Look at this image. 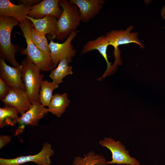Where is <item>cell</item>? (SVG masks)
<instances>
[{"label": "cell", "mask_w": 165, "mask_h": 165, "mask_svg": "<svg viewBox=\"0 0 165 165\" xmlns=\"http://www.w3.org/2000/svg\"><path fill=\"white\" fill-rule=\"evenodd\" d=\"M32 25L31 21L26 19L19 23L18 25L23 32L27 45V48H21L20 52L23 55H26L41 71H52L54 68L50 55L40 50L32 41L31 34Z\"/></svg>", "instance_id": "6da1fadb"}, {"label": "cell", "mask_w": 165, "mask_h": 165, "mask_svg": "<svg viewBox=\"0 0 165 165\" xmlns=\"http://www.w3.org/2000/svg\"><path fill=\"white\" fill-rule=\"evenodd\" d=\"M20 22L13 17H0V56L8 61L13 67L22 66L15 59L16 54L21 49L17 45L12 44L11 34L14 27L19 25Z\"/></svg>", "instance_id": "7a4b0ae2"}, {"label": "cell", "mask_w": 165, "mask_h": 165, "mask_svg": "<svg viewBox=\"0 0 165 165\" xmlns=\"http://www.w3.org/2000/svg\"><path fill=\"white\" fill-rule=\"evenodd\" d=\"M59 6L62 10L57 24V37L58 40L67 38L73 31L76 30L81 21L77 6L69 0H60Z\"/></svg>", "instance_id": "3957f363"}, {"label": "cell", "mask_w": 165, "mask_h": 165, "mask_svg": "<svg viewBox=\"0 0 165 165\" xmlns=\"http://www.w3.org/2000/svg\"><path fill=\"white\" fill-rule=\"evenodd\" d=\"M22 79L25 91L31 104L39 101L41 83L43 78L41 70L27 57L21 62Z\"/></svg>", "instance_id": "277c9868"}, {"label": "cell", "mask_w": 165, "mask_h": 165, "mask_svg": "<svg viewBox=\"0 0 165 165\" xmlns=\"http://www.w3.org/2000/svg\"><path fill=\"white\" fill-rule=\"evenodd\" d=\"M99 144L108 148L111 152L112 160L107 162L108 164L140 165L137 159L130 156L129 151L120 141H116L111 138L104 137L99 141Z\"/></svg>", "instance_id": "5b68a950"}, {"label": "cell", "mask_w": 165, "mask_h": 165, "mask_svg": "<svg viewBox=\"0 0 165 165\" xmlns=\"http://www.w3.org/2000/svg\"><path fill=\"white\" fill-rule=\"evenodd\" d=\"M54 151L50 144L44 143L41 151L36 154L23 156L10 159L0 158V165H20L29 162H33L37 165H51L50 157Z\"/></svg>", "instance_id": "8992f818"}, {"label": "cell", "mask_w": 165, "mask_h": 165, "mask_svg": "<svg viewBox=\"0 0 165 165\" xmlns=\"http://www.w3.org/2000/svg\"><path fill=\"white\" fill-rule=\"evenodd\" d=\"M79 31V30H76L72 32L65 41L61 43L54 42L50 37L49 45L54 68H56L59 62L63 59L67 58L70 63L75 56L76 51L74 49L71 42Z\"/></svg>", "instance_id": "52a82bcc"}, {"label": "cell", "mask_w": 165, "mask_h": 165, "mask_svg": "<svg viewBox=\"0 0 165 165\" xmlns=\"http://www.w3.org/2000/svg\"><path fill=\"white\" fill-rule=\"evenodd\" d=\"M49 112L48 108L43 106L39 101L33 103L28 111L19 117L17 120L19 126L15 135L21 133L27 126H37L39 120Z\"/></svg>", "instance_id": "ba28073f"}, {"label": "cell", "mask_w": 165, "mask_h": 165, "mask_svg": "<svg viewBox=\"0 0 165 165\" xmlns=\"http://www.w3.org/2000/svg\"><path fill=\"white\" fill-rule=\"evenodd\" d=\"M133 28V26H130L125 30H112L105 35L109 42V45L112 46L114 48L116 57H117L118 47L119 45L135 43L139 45L141 48H144V45L138 39V33H130Z\"/></svg>", "instance_id": "9c48e42d"}, {"label": "cell", "mask_w": 165, "mask_h": 165, "mask_svg": "<svg viewBox=\"0 0 165 165\" xmlns=\"http://www.w3.org/2000/svg\"><path fill=\"white\" fill-rule=\"evenodd\" d=\"M22 65L18 67H12L0 58V78L11 88H19L25 91L22 79Z\"/></svg>", "instance_id": "30bf717a"}, {"label": "cell", "mask_w": 165, "mask_h": 165, "mask_svg": "<svg viewBox=\"0 0 165 165\" xmlns=\"http://www.w3.org/2000/svg\"><path fill=\"white\" fill-rule=\"evenodd\" d=\"M2 102L5 106L15 108L21 115L28 111L32 105L25 91L19 88H11Z\"/></svg>", "instance_id": "8fae6325"}, {"label": "cell", "mask_w": 165, "mask_h": 165, "mask_svg": "<svg viewBox=\"0 0 165 165\" xmlns=\"http://www.w3.org/2000/svg\"><path fill=\"white\" fill-rule=\"evenodd\" d=\"M60 0H44L31 7L28 16L36 19L51 15L59 19L62 10L59 8Z\"/></svg>", "instance_id": "7c38bea8"}, {"label": "cell", "mask_w": 165, "mask_h": 165, "mask_svg": "<svg viewBox=\"0 0 165 165\" xmlns=\"http://www.w3.org/2000/svg\"><path fill=\"white\" fill-rule=\"evenodd\" d=\"M31 8L26 4L16 5L9 0H0V17H13L20 22L24 21L28 15Z\"/></svg>", "instance_id": "4fadbf2b"}, {"label": "cell", "mask_w": 165, "mask_h": 165, "mask_svg": "<svg viewBox=\"0 0 165 165\" xmlns=\"http://www.w3.org/2000/svg\"><path fill=\"white\" fill-rule=\"evenodd\" d=\"M78 7L81 21L87 23L97 15L102 8L103 0H70Z\"/></svg>", "instance_id": "5bb4252c"}, {"label": "cell", "mask_w": 165, "mask_h": 165, "mask_svg": "<svg viewBox=\"0 0 165 165\" xmlns=\"http://www.w3.org/2000/svg\"><path fill=\"white\" fill-rule=\"evenodd\" d=\"M25 19L31 21L34 28L38 32L45 34H49L53 39L56 38L58 19L55 16L48 15L43 18L36 19L28 15Z\"/></svg>", "instance_id": "9a60e30c"}, {"label": "cell", "mask_w": 165, "mask_h": 165, "mask_svg": "<svg viewBox=\"0 0 165 165\" xmlns=\"http://www.w3.org/2000/svg\"><path fill=\"white\" fill-rule=\"evenodd\" d=\"M109 45V42L105 35H101L95 39L89 41L83 46L81 54H84L94 50H97L105 60L107 68L102 77L105 76L112 68L111 63L108 58L107 49Z\"/></svg>", "instance_id": "2e32d148"}, {"label": "cell", "mask_w": 165, "mask_h": 165, "mask_svg": "<svg viewBox=\"0 0 165 165\" xmlns=\"http://www.w3.org/2000/svg\"><path fill=\"white\" fill-rule=\"evenodd\" d=\"M70 102L67 93L56 94L53 95L48 109L49 112L59 117L69 106Z\"/></svg>", "instance_id": "e0dca14e"}, {"label": "cell", "mask_w": 165, "mask_h": 165, "mask_svg": "<svg viewBox=\"0 0 165 165\" xmlns=\"http://www.w3.org/2000/svg\"><path fill=\"white\" fill-rule=\"evenodd\" d=\"M69 63L67 59L64 58L59 62L56 68L51 71L49 77L53 82L59 85L63 82L64 77L73 74L72 67L69 65Z\"/></svg>", "instance_id": "ac0fdd59"}, {"label": "cell", "mask_w": 165, "mask_h": 165, "mask_svg": "<svg viewBox=\"0 0 165 165\" xmlns=\"http://www.w3.org/2000/svg\"><path fill=\"white\" fill-rule=\"evenodd\" d=\"M104 157L91 151L83 157H75L72 165H108Z\"/></svg>", "instance_id": "d6986e66"}, {"label": "cell", "mask_w": 165, "mask_h": 165, "mask_svg": "<svg viewBox=\"0 0 165 165\" xmlns=\"http://www.w3.org/2000/svg\"><path fill=\"white\" fill-rule=\"evenodd\" d=\"M58 85L47 80H42L39 95V101L44 107L48 106L52 98L53 92Z\"/></svg>", "instance_id": "ffe728a7"}, {"label": "cell", "mask_w": 165, "mask_h": 165, "mask_svg": "<svg viewBox=\"0 0 165 165\" xmlns=\"http://www.w3.org/2000/svg\"><path fill=\"white\" fill-rule=\"evenodd\" d=\"M18 111L12 107L5 106L0 108V127L6 125L14 126L19 118Z\"/></svg>", "instance_id": "44dd1931"}, {"label": "cell", "mask_w": 165, "mask_h": 165, "mask_svg": "<svg viewBox=\"0 0 165 165\" xmlns=\"http://www.w3.org/2000/svg\"><path fill=\"white\" fill-rule=\"evenodd\" d=\"M32 26L33 25L31 28V37L32 41L40 50L50 55V49L48 48L44 44L38 34V32Z\"/></svg>", "instance_id": "7402d4cb"}, {"label": "cell", "mask_w": 165, "mask_h": 165, "mask_svg": "<svg viewBox=\"0 0 165 165\" xmlns=\"http://www.w3.org/2000/svg\"><path fill=\"white\" fill-rule=\"evenodd\" d=\"M11 88L2 78H0V100L2 101L9 94Z\"/></svg>", "instance_id": "603a6c76"}, {"label": "cell", "mask_w": 165, "mask_h": 165, "mask_svg": "<svg viewBox=\"0 0 165 165\" xmlns=\"http://www.w3.org/2000/svg\"><path fill=\"white\" fill-rule=\"evenodd\" d=\"M42 1L41 0H18L17 2L18 4H26L32 7L38 4Z\"/></svg>", "instance_id": "cb8c5ba5"}, {"label": "cell", "mask_w": 165, "mask_h": 165, "mask_svg": "<svg viewBox=\"0 0 165 165\" xmlns=\"http://www.w3.org/2000/svg\"><path fill=\"white\" fill-rule=\"evenodd\" d=\"M11 138L7 135H1L0 136V148L5 147L11 141Z\"/></svg>", "instance_id": "d4e9b609"}, {"label": "cell", "mask_w": 165, "mask_h": 165, "mask_svg": "<svg viewBox=\"0 0 165 165\" xmlns=\"http://www.w3.org/2000/svg\"><path fill=\"white\" fill-rule=\"evenodd\" d=\"M38 34L39 36L42 41L44 44L48 49H50L49 44L48 43L46 37V34L41 33L38 32Z\"/></svg>", "instance_id": "484cf974"}, {"label": "cell", "mask_w": 165, "mask_h": 165, "mask_svg": "<svg viewBox=\"0 0 165 165\" xmlns=\"http://www.w3.org/2000/svg\"><path fill=\"white\" fill-rule=\"evenodd\" d=\"M161 15L163 19H165V4L161 9Z\"/></svg>", "instance_id": "4316f807"}]
</instances>
